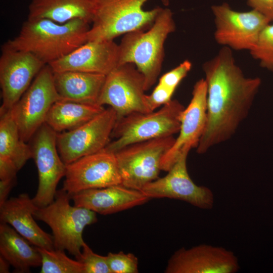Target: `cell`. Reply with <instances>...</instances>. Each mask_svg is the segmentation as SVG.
Segmentation results:
<instances>
[{
	"instance_id": "cell-25",
	"label": "cell",
	"mask_w": 273,
	"mask_h": 273,
	"mask_svg": "<svg viewBox=\"0 0 273 273\" xmlns=\"http://www.w3.org/2000/svg\"><path fill=\"white\" fill-rule=\"evenodd\" d=\"M104 109L98 105L59 100L51 107L45 123L57 133L69 131L86 123Z\"/></svg>"
},
{
	"instance_id": "cell-33",
	"label": "cell",
	"mask_w": 273,
	"mask_h": 273,
	"mask_svg": "<svg viewBox=\"0 0 273 273\" xmlns=\"http://www.w3.org/2000/svg\"><path fill=\"white\" fill-rule=\"evenodd\" d=\"M15 182L16 178L0 180V206L8 200L9 193Z\"/></svg>"
},
{
	"instance_id": "cell-26",
	"label": "cell",
	"mask_w": 273,
	"mask_h": 273,
	"mask_svg": "<svg viewBox=\"0 0 273 273\" xmlns=\"http://www.w3.org/2000/svg\"><path fill=\"white\" fill-rule=\"evenodd\" d=\"M36 247L41 257L40 272L84 273L82 263L77 259L73 260L68 257L64 250Z\"/></svg>"
},
{
	"instance_id": "cell-2",
	"label": "cell",
	"mask_w": 273,
	"mask_h": 273,
	"mask_svg": "<svg viewBox=\"0 0 273 273\" xmlns=\"http://www.w3.org/2000/svg\"><path fill=\"white\" fill-rule=\"evenodd\" d=\"M89 24L80 19L64 23L48 19H27L18 35L4 44L29 52L49 65L87 42Z\"/></svg>"
},
{
	"instance_id": "cell-1",
	"label": "cell",
	"mask_w": 273,
	"mask_h": 273,
	"mask_svg": "<svg viewBox=\"0 0 273 273\" xmlns=\"http://www.w3.org/2000/svg\"><path fill=\"white\" fill-rule=\"evenodd\" d=\"M207 84V121L197 149L199 154L233 136L247 117L261 83L246 77L232 50L222 47L202 65Z\"/></svg>"
},
{
	"instance_id": "cell-6",
	"label": "cell",
	"mask_w": 273,
	"mask_h": 273,
	"mask_svg": "<svg viewBox=\"0 0 273 273\" xmlns=\"http://www.w3.org/2000/svg\"><path fill=\"white\" fill-rule=\"evenodd\" d=\"M184 109L178 101L171 100L157 111L135 112L121 118L111 134L115 140L104 149L115 153L132 144L173 135L179 132Z\"/></svg>"
},
{
	"instance_id": "cell-9",
	"label": "cell",
	"mask_w": 273,
	"mask_h": 273,
	"mask_svg": "<svg viewBox=\"0 0 273 273\" xmlns=\"http://www.w3.org/2000/svg\"><path fill=\"white\" fill-rule=\"evenodd\" d=\"M145 91L144 77L135 65L120 64L106 76L98 104L113 109L117 121L132 113L151 112Z\"/></svg>"
},
{
	"instance_id": "cell-22",
	"label": "cell",
	"mask_w": 273,
	"mask_h": 273,
	"mask_svg": "<svg viewBox=\"0 0 273 273\" xmlns=\"http://www.w3.org/2000/svg\"><path fill=\"white\" fill-rule=\"evenodd\" d=\"M94 4V0H31L27 19H48L64 23L80 19L90 24Z\"/></svg>"
},
{
	"instance_id": "cell-16",
	"label": "cell",
	"mask_w": 273,
	"mask_h": 273,
	"mask_svg": "<svg viewBox=\"0 0 273 273\" xmlns=\"http://www.w3.org/2000/svg\"><path fill=\"white\" fill-rule=\"evenodd\" d=\"M207 96L206 82L201 78L194 84L191 100L182 112L179 134L162 159V170L168 171L183 151L197 147L206 124Z\"/></svg>"
},
{
	"instance_id": "cell-32",
	"label": "cell",
	"mask_w": 273,
	"mask_h": 273,
	"mask_svg": "<svg viewBox=\"0 0 273 273\" xmlns=\"http://www.w3.org/2000/svg\"><path fill=\"white\" fill-rule=\"evenodd\" d=\"M247 4L270 22H273V0H247Z\"/></svg>"
},
{
	"instance_id": "cell-30",
	"label": "cell",
	"mask_w": 273,
	"mask_h": 273,
	"mask_svg": "<svg viewBox=\"0 0 273 273\" xmlns=\"http://www.w3.org/2000/svg\"><path fill=\"white\" fill-rule=\"evenodd\" d=\"M192 63L186 60L177 66L163 74L158 84L175 89L180 81L187 75L192 68Z\"/></svg>"
},
{
	"instance_id": "cell-3",
	"label": "cell",
	"mask_w": 273,
	"mask_h": 273,
	"mask_svg": "<svg viewBox=\"0 0 273 273\" xmlns=\"http://www.w3.org/2000/svg\"><path fill=\"white\" fill-rule=\"evenodd\" d=\"M175 30L172 12L162 8L148 30H136L124 34L119 44V65L134 64L144 77L146 91L156 83L160 75L165 40Z\"/></svg>"
},
{
	"instance_id": "cell-23",
	"label": "cell",
	"mask_w": 273,
	"mask_h": 273,
	"mask_svg": "<svg viewBox=\"0 0 273 273\" xmlns=\"http://www.w3.org/2000/svg\"><path fill=\"white\" fill-rule=\"evenodd\" d=\"M31 244L9 224L1 222L0 255L17 272H29L30 268L41 265L40 254Z\"/></svg>"
},
{
	"instance_id": "cell-27",
	"label": "cell",
	"mask_w": 273,
	"mask_h": 273,
	"mask_svg": "<svg viewBox=\"0 0 273 273\" xmlns=\"http://www.w3.org/2000/svg\"><path fill=\"white\" fill-rule=\"evenodd\" d=\"M249 53L261 67L273 72V23L263 29Z\"/></svg>"
},
{
	"instance_id": "cell-5",
	"label": "cell",
	"mask_w": 273,
	"mask_h": 273,
	"mask_svg": "<svg viewBox=\"0 0 273 273\" xmlns=\"http://www.w3.org/2000/svg\"><path fill=\"white\" fill-rule=\"evenodd\" d=\"M70 196L63 189L57 191L54 200L43 207H36L35 219L51 229L55 249L67 250L78 260L85 243L82 233L85 226L97 221L96 213L70 204Z\"/></svg>"
},
{
	"instance_id": "cell-20",
	"label": "cell",
	"mask_w": 273,
	"mask_h": 273,
	"mask_svg": "<svg viewBox=\"0 0 273 273\" xmlns=\"http://www.w3.org/2000/svg\"><path fill=\"white\" fill-rule=\"evenodd\" d=\"M36 207L26 193L11 198L0 206L1 222L12 226L34 246L55 249L53 236L42 230L34 220Z\"/></svg>"
},
{
	"instance_id": "cell-29",
	"label": "cell",
	"mask_w": 273,
	"mask_h": 273,
	"mask_svg": "<svg viewBox=\"0 0 273 273\" xmlns=\"http://www.w3.org/2000/svg\"><path fill=\"white\" fill-rule=\"evenodd\" d=\"M78 260L83 264L84 273H111L107 256L95 253L86 243L82 247L81 255Z\"/></svg>"
},
{
	"instance_id": "cell-11",
	"label": "cell",
	"mask_w": 273,
	"mask_h": 273,
	"mask_svg": "<svg viewBox=\"0 0 273 273\" xmlns=\"http://www.w3.org/2000/svg\"><path fill=\"white\" fill-rule=\"evenodd\" d=\"M214 16L216 42L235 51L249 52L255 46L260 34L270 22L254 10L236 11L223 3L211 7Z\"/></svg>"
},
{
	"instance_id": "cell-4",
	"label": "cell",
	"mask_w": 273,
	"mask_h": 273,
	"mask_svg": "<svg viewBox=\"0 0 273 273\" xmlns=\"http://www.w3.org/2000/svg\"><path fill=\"white\" fill-rule=\"evenodd\" d=\"M147 1L94 0L87 41L114 40L122 34L149 29L162 8L145 10L142 7ZM161 1L166 6L169 4V0Z\"/></svg>"
},
{
	"instance_id": "cell-12",
	"label": "cell",
	"mask_w": 273,
	"mask_h": 273,
	"mask_svg": "<svg viewBox=\"0 0 273 273\" xmlns=\"http://www.w3.org/2000/svg\"><path fill=\"white\" fill-rule=\"evenodd\" d=\"M57 134L44 123L33 136L31 147L37 169L38 185L32 200L37 207H45L54 200L57 185L65 176L66 165L58 150Z\"/></svg>"
},
{
	"instance_id": "cell-18",
	"label": "cell",
	"mask_w": 273,
	"mask_h": 273,
	"mask_svg": "<svg viewBox=\"0 0 273 273\" xmlns=\"http://www.w3.org/2000/svg\"><path fill=\"white\" fill-rule=\"evenodd\" d=\"M119 65V44L106 40L87 41L48 65L54 73L72 71L107 75Z\"/></svg>"
},
{
	"instance_id": "cell-15",
	"label": "cell",
	"mask_w": 273,
	"mask_h": 273,
	"mask_svg": "<svg viewBox=\"0 0 273 273\" xmlns=\"http://www.w3.org/2000/svg\"><path fill=\"white\" fill-rule=\"evenodd\" d=\"M44 65L32 54L4 44L0 57L1 109H11Z\"/></svg>"
},
{
	"instance_id": "cell-10",
	"label": "cell",
	"mask_w": 273,
	"mask_h": 273,
	"mask_svg": "<svg viewBox=\"0 0 273 273\" xmlns=\"http://www.w3.org/2000/svg\"><path fill=\"white\" fill-rule=\"evenodd\" d=\"M117 119L115 111L110 107L79 126L57 133V146L63 162L67 165L105 149L110 142Z\"/></svg>"
},
{
	"instance_id": "cell-21",
	"label": "cell",
	"mask_w": 273,
	"mask_h": 273,
	"mask_svg": "<svg viewBox=\"0 0 273 273\" xmlns=\"http://www.w3.org/2000/svg\"><path fill=\"white\" fill-rule=\"evenodd\" d=\"M106 76L69 71L54 73V80L61 100L98 105Z\"/></svg>"
},
{
	"instance_id": "cell-31",
	"label": "cell",
	"mask_w": 273,
	"mask_h": 273,
	"mask_svg": "<svg viewBox=\"0 0 273 273\" xmlns=\"http://www.w3.org/2000/svg\"><path fill=\"white\" fill-rule=\"evenodd\" d=\"M175 89L158 83L150 95L146 96V101L151 112L171 100Z\"/></svg>"
},
{
	"instance_id": "cell-13",
	"label": "cell",
	"mask_w": 273,
	"mask_h": 273,
	"mask_svg": "<svg viewBox=\"0 0 273 273\" xmlns=\"http://www.w3.org/2000/svg\"><path fill=\"white\" fill-rule=\"evenodd\" d=\"M189 151H183L165 176L148 184L141 191L150 199H174L200 209H211L214 202L213 192L208 187L195 184L188 173L187 158Z\"/></svg>"
},
{
	"instance_id": "cell-7",
	"label": "cell",
	"mask_w": 273,
	"mask_h": 273,
	"mask_svg": "<svg viewBox=\"0 0 273 273\" xmlns=\"http://www.w3.org/2000/svg\"><path fill=\"white\" fill-rule=\"evenodd\" d=\"M173 135L128 145L115 153L123 186L141 191L158 178L163 156L173 145Z\"/></svg>"
},
{
	"instance_id": "cell-28",
	"label": "cell",
	"mask_w": 273,
	"mask_h": 273,
	"mask_svg": "<svg viewBox=\"0 0 273 273\" xmlns=\"http://www.w3.org/2000/svg\"><path fill=\"white\" fill-rule=\"evenodd\" d=\"M106 256L111 273L138 272V259L132 253L109 252Z\"/></svg>"
},
{
	"instance_id": "cell-8",
	"label": "cell",
	"mask_w": 273,
	"mask_h": 273,
	"mask_svg": "<svg viewBox=\"0 0 273 273\" xmlns=\"http://www.w3.org/2000/svg\"><path fill=\"white\" fill-rule=\"evenodd\" d=\"M61 100L56 90L54 73L44 65L18 102L10 109L20 137L27 142L45 123L52 106Z\"/></svg>"
},
{
	"instance_id": "cell-14",
	"label": "cell",
	"mask_w": 273,
	"mask_h": 273,
	"mask_svg": "<svg viewBox=\"0 0 273 273\" xmlns=\"http://www.w3.org/2000/svg\"><path fill=\"white\" fill-rule=\"evenodd\" d=\"M62 189L70 196L122 183L115 154L104 149L66 165Z\"/></svg>"
},
{
	"instance_id": "cell-34",
	"label": "cell",
	"mask_w": 273,
	"mask_h": 273,
	"mask_svg": "<svg viewBox=\"0 0 273 273\" xmlns=\"http://www.w3.org/2000/svg\"><path fill=\"white\" fill-rule=\"evenodd\" d=\"M10 265L9 262L0 255V272H9Z\"/></svg>"
},
{
	"instance_id": "cell-24",
	"label": "cell",
	"mask_w": 273,
	"mask_h": 273,
	"mask_svg": "<svg viewBox=\"0 0 273 273\" xmlns=\"http://www.w3.org/2000/svg\"><path fill=\"white\" fill-rule=\"evenodd\" d=\"M32 158L31 147L22 140L10 110L0 108V163L18 171Z\"/></svg>"
},
{
	"instance_id": "cell-17",
	"label": "cell",
	"mask_w": 273,
	"mask_h": 273,
	"mask_svg": "<svg viewBox=\"0 0 273 273\" xmlns=\"http://www.w3.org/2000/svg\"><path fill=\"white\" fill-rule=\"evenodd\" d=\"M240 268L234 253L222 247L201 244L176 251L168 260L166 273H235Z\"/></svg>"
},
{
	"instance_id": "cell-19",
	"label": "cell",
	"mask_w": 273,
	"mask_h": 273,
	"mask_svg": "<svg viewBox=\"0 0 273 273\" xmlns=\"http://www.w3.org/2000/svg\"><path fill=\"white\" fill-rule=\"evenodd\" d=\"M74 205L96 213L107 215L116 213L147 202L150 198L141 191L122 185L88 189L70 196Z\"/></svg>"
}]
</instances>
